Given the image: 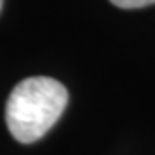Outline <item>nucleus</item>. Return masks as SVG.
I'll return each mask as SVG.
<instances>
[{"instance_id": "f257e3e1", "label": "nucleus", "mask_w": 155, "mask_h": 155, "mask_svg": "<svg viewBox=\"0 0 155 155\" xmlns=\"http://www.w3.org/2000/svg\"><path fill=\"white\" fill-rule=\"evenodd\" d=\"M67 90L57 79L26 78L9 95L5 121L9 131L21 143H33L54 126L67 105Z\"/></svg>"}, {"instance_id": "f03ea898", "label": "nucleus", "mask_w": 155, "mask_h": 155, "mask_svg": "<svg viewBox=\"0 0 155 155\" xmlns=\"http://www.w3.org/2000/svg\"><path fill=\"white\" fill-rule=\"evenodd\" d=\"M110 4L121 9H140L155 4V0H110Z\"/></svg>"}, {"instance_id": "7ed1b4c3", "label": "nucleus", "mask_w": 155, "mask_h": 155, "mask_svg": "<svg viewBox=\"0 0 155 155\" xmlns=\"http://www.w3.org/2000/svg\"><path fill=\"white\" fill-rule=\"evenodd\" d=\"M2 4H4V0H0V11H2Z\"/></svg>"}]
</instances>
